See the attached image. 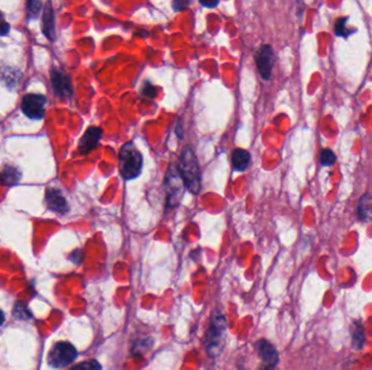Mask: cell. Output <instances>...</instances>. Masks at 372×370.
<instances>
[{
  "instance_id": "6da1fadb",
  "label": "cell",
  "mask_w": 372,
  "mask_h": 370,
  "mask_svg": "<svg viewBox=\"0 0 372 370\" xmlns=\"http://www.w3.org/2000/svg\"><path fill=\"white\" fill-rule=\"evenodd\" d=\"M178 170L184 181L185 188L193 194H198L202 190L201 168L194 151L190 148H185L181 153Z\"/></svg>"
},
{
  "instance_id": "7a4b0ae2",
  "label": "cell",
  "mask_w": 372,
  "mask_h": 370,
  "mask_svg": "<svg viewBox=\"0 0 372 370\" xmlns=\"http://www.w3.org/2000/svg\"><path fill=\"white\" fill-rule=\"evenodd\" d=\"M143 154L133 141L125 142L119 151V170L124 180L138 178L143 170Z\"/></svg>"
},
{
  "instance_id": "3957f363",
  "label": "cell",
  "mask_w": 372,
  "mask_h": 370,
  "mask_svg": "<svg viewBox=\"0 0 372 370\" xmlns=\"http://www.w3.org/2000/svg\"><path fill=\"white\" fill-rule=\"evenodd\" d=\"M226 330V319L223 314L219 311L212 313L209 328L207 330L205 338V346L208 354L216 357L222 351L224 342V335Z\"/></svg>"
},
{
  "instance_id": "277c9868",
  "label": "cell",
  "mask_w": 372,
  "mask_h": 370,
  "mask_svg": "<svg viewBox=\"0 0 372 370\" xmlns=\"http://www.w3.org/2000/svg\"><path fill=\"white\" fill-rule=\"evenodd\" d=\"M165 187L167 193V208L172 209L178 207L184 196V190L186 189L178 170V165L171 164L169 166L165 177Z\"/></svg>"
},
{
  "instance_id": "5b68a950",
  "label": "cell",
  "mask_w": 372,
  "mask_h": 370,
  "mask_svg": "<svg viewBox=\"0 0 372 370\" xmlns=\"http://www.w3.org/2000/svg\"><path fill=\"white\" fill-rule=\"evenodd\" d=\"M76 348L69 342H58L50 350L48 360L53 368H63L69 366L76 358Z\"/></svg>"
},
{
  "instance_id": "8992f818",
  "label": "cell",
  "mask_w": 372,
  "mask_h": 370,
  "mask_svg": "<svg viewBox=\"0 0 372 370\" xmlns=\"http://www.w3.org/2000/svg\"><path fill=\"white\" fill-rule=\"evenodd\" d=\"M47 98L44 95L29 94L23 97L21 102L22 112L31 119H42L45 115Z\"/></svg>"
},
{
  "instance_id": "52a82bcc",
  "label": "cell",
  "mask_w": 372,
  "mask_h": 370,
  "mask_svg": "<svg viewBox=\"0 0 372 370\" xmlns=\"http://www.w3.org/2000/svg\"><path fill=\"white\" fill-rule=\"evenodd\" d=\"M51 84L54 95L59 99L66 101L73 96V86H72L71 78L68 74L63 71L54 69L50 73Z\"/></svg>"
},
{
  "instance_id": "ba28073f",
  "label": "cell",
  "mask_w": 372,
  "mask_h": 370,
  "mask_svg": "<svg viewBox=\"0 0 372 370\" xmlns=\"http://www.w3.org/2000/svg\"><path fill=\"white\" fill-rule=\"evenodd\" d=\"M255 61L262 79L269 80L276 62V53L273 48L270 45L261 46L255 54Z\"/></svg>"
},
{
  "instance_id": "9c48e42d",
  "label": "cell",
  "mask_w": 372,
  "mask_h": 370,
  "mask_svg": "<svg viewBox=\"0 0 372 370\" xmlns=\"http://www.w3.org/2000/svg\"><path fill=\"white\" fill-rule=\"evenodd\" d=\"M103 137L102 128L96 126L88 127L83 136L81 137L79 141V152L81 155H86L90 151H93L98 146Z\"/></svg>"
},
{
  "instance_id": "30bf717a",
  "label": "cell",
  "mask_w": 372,
  "mask_h": 370,
  "mask_svg": "<svg viewBox=\"0 0 372 370\" xmlns=\"http://www.w3.org/2000/svg\"><path fill=\"white\" fill-rule=\"evenodd\" d=\"M45 198H46V203L51 211L58 213V214H66V213H68V202L60 190L48 188Z\"/></svg>"
},
{
  "instance_id": "8fae6325",
  "label": "cell",
  "mask_w": 372,
  "mask_h": 370,
  "mask_svg": "<svg viewBox=\"0 0 372 370\" xmlns=\"http://www.w3.org/2000/svg\"><path fill=\"white\" fill-rule=\"evenodd\" d=\"M257 351L266 367H276L279 362V354L276 347L266 340H260L257 343Z\"/></svg>"
},
{
  "instance_id": "7c38bea8",
  "label": "cell",
  "mask_w": 372,
  "mask_h": 370,
  "mask_svg": "<svg viewBox=\"0 0 372 370\" xmlns=\"http://www.w3.org/2000/svg\"><path fill=\"white\" fill-rule=\"evenodd\" d=\"M54 12L51 3H47L43 12V33L51 42L56 40V27H54Z\"/></svg>"
},
{
  "instance_id": "4fadbf2b",
  "label": "cell",
  "mask_w": 372,
  "mask_h": 370,
  "mask_svg": "<svg viewBox=\"0 0 372 370\" xmlns=\"http://www.w3.org/2000/svg\"><path fill=\"white\" fill-rule=\"evenodd\" d=\"M231 162L234 171L245 172L247 170L248 165L250 163V153L247 150L237 148V149L232 152Z\"/></svg>"
},
{
  "instance_id": "5bb4252c",
  "label": "cell",
  "mask_w": 372,
  "mask_h": 370,
  "mask_svg": "<svg viewBox=\"0 0 372 370\" xmlns=\"http://www.w3.org/2000/svg\"><path fill=\"white\" fill-rule=\"evenodd\" d=\"M357 214L362 221L372 220V194L366 193L362 196L358 202Z\"/></svg>"
},
{
  "instance_id": "9a60e30c",
  "label": "cell",
  "mask_w": 372,
  "mask_h": 370,
  "mask_svg": "<svg viewBox=\"0 0 372 370\" xmlns=\"http://www.w3.org/2000/svg\"><path fill=\"white\" fill-rule=\"evenodd\" d=\"M22 178V173L19 169L13 168V166L7 165L5 169L0 172V182L5 186H13L16 184Z\"/></svg>"
},
{
  "instance_id": "2e32d148",
  "label": "cell",
  "mask_w": 372,
  "mask_h": 370,
  "mask_svg": "<svg viewBox=\"0 0 372 370\" xmlns=\"http://www.w3.org/2000/svg\"><path fill=\"white\" fill-rule=\"evenodd\" d=\"M347 20H348L347 17H341V18H339V20L337 21V23H335V27H334L335 35L340 36V37H347L351 33L355 32V31H349L348 27H346Z\"/></svg>"
},
{
  "instance_id": "e0dca14e",
  "label": "cell",
  "mask_w": 372,
  "mask_h": 370,
  "mask_svg": "<svg viewBox=\"0 0 372 370\" xmlns=\"http://www.w3.org/2000/svg\"><path fill=\"white\" fill-rule=\"evenodd\" d=\"M42 7L43 4L41 2H35V0H33V2L27 3L26 4L27 18H29V20H33V18L37 17L42 11Z\"/></svg>"
},
{
  "instance_id": "ac0fdd59",
  "label": "cell",
  "mask_w": 372,
  "mask_h": 370,
  "mask_svg": "<svg viewBox=\"0 0 372 370\" xmlns=\"http://www.w3.org/2000/svg\"><path fill=\"white\" fill-rule=\"evenodd\" d=\"M337 162V156L330 149H322L320 151V163L322 166H331Z\"/></svg>"
},
{
  "instance_id": "d6986e66",
  "label": "cell",
  "mask_w": 372,
  "mask_h": 370,
  "mask_svg": "<svg viewBox=\"0 0 372 370\" xmlns=\"http://www.w3.org/2000/svg\"><path fill=\"white\" fill-rule=\"evenodd\" d=\"M141 92H142V96L145 97V98H155L158 94V90L156 88L155 85H152L150 81L148 80H145L143 83L142 85V89H141Z\"/></svg>"
},
{
  "instance_id": "ffe728a7",
  "label": "cell",
  "mask_w": 372,
  "mask_h": 370,
  "mask_svg": "<svg viewBox=\"0 0 372 370\" xmlns=\"http://www.w3.org/2000/svg\"><path fill=\"white\" fill-rule=\"evenodd\" d=\"M71 370H102V366L97 360H87V362L77 364Z\"/></svg>"
},
{
  "instance_id": "44dd1931",
  "label": "cell",
  "mask_w": 372,
  "mask_h": 370,
  "mask_svg": "<svg viewBox=\"0 0 372 370\" xmlns=\"http://www.w3.org/2000/svg\"><path fill=\"white\" fill-rule=\"evenodd\" d=\"M14 315L19 319H30L32 318V314L25 306H21V303L15 304Z\"/></svg>"
},
{
  "instance_id": "7402d4cb",
  "label": "cell",
  "mask_w": 372,
  "mask_h": 370,
  "mask_svg": "<svg viewBox=\"0 0 372 370\" xmlns=\"http://www.w3.org/2000/svg\"><path fill=\"white\" fill-rule=\"evenodd\" d=\"M364 334H365L364 329H362V327L360 325H358L356 327V331L353 334L354 342H355L356 344H359L358 348H360L362 346V344H364V342H365V335Z\"/></svg>"
},
{
  "instance_id": "603a6c76",
  "label": "cell",
  "mask_w": 372,
  "mask_h": 370,
  "mask_svg": "<svg viewBox=\"0 0 372 370\" xmlns=\"http://www.w3.org/2000/svg\"><path fill=\"white\" fill-rule=\"evenodd\" d=\"M9 31H10V24L6 21L4 14L0 12V36H6Z\"/></svg>"
},
{
  "instance_id": "cb8c5ba5",
  "label": "cell",
  "mask_w": 372,
  "mask_h": 370,
  "mask_svg": "<svg viewBox=\"0 0 372 370\" xmlns=\"http://www.w3.org/2000/svg\"><path fill=\"white\" fill-rule=\"evenodd\" d=\"M190 5V2H184V0H177V2L172 3L174 11H183Z\"/></svg>"
},
{
  "instance_id": "d4e9b609",
  "label": "cell",
  "mask_w": 372,
  "mask_h": 370,
  "mask_svg": "<svg viewBox=\"0 0 372 370\" xmlns=\"http://www.w3.org/2000/svg\"><path fill=\"white\" fill-rule=\"evenodd\" d=\"M201 5L206 7V8H216L218 5H219V2H211V3H206V2H201Z\"/></svg>"
},
{
  "instance_id": "484cf974",
  "label": "cell",
  "mask_w": 372,
  "mask_h": 370,
  "mask_svg": "<svg viewBox=\"0 0 372 370\" xmlns=\"http://www.w3.org/2000/svg\"><path fill=\"white\" fill-rule=\"evenodd\" d=\"M4 322H5V314L2 310H0V326H3Z\"/></svg>"
}]
</instances>
